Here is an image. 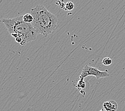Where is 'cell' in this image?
Returning a JSON list of instances; mask_svg holds the SVG:
<instances>
[{"label":"cell","instance_id":"3","mask_svg":"<svg viewBox=\"0 0 125 111\" xmlns=\"http://www.w3.org/2000/svg\"><path fill=\"white\" fill-rule=\"evenodd\" d=\"M88 76H94L97 79L101 78H106L110 76L109 73L107 71H101L97 68L94 67L89 65H85L83 70L82 71L80 79H84L85 78Z\"/></svg>","mask_w":125,"mask_h":111},{"label":"cell","instance_id":"9","mask_svg":"<svg viewBox=\"0 0 125 111\" xmlns=\"http://www.w3.org/2000/svg\"><path fill=\"white\" fill-rule=\"evenodd\" d=\"M15 40L16 41V42H17L18 43H19L20 44H21V42H22V38H21V37H18V38H17L16 39H15Z\"/></svg>","mask_w":125,"mask_h":111},{"label":"cell","instance_id":"6","mask_svg":"<svg viewBox=\"0 0 125 111\" xmlns=\"http://www.w3.org/2000/svg\"><path fill=\"white\" fill-rule=\"evenodd\" d=\"M75 87L79 90H84L86 88V82L84 81V79H80Z\"/></svg>","mask_w":125,"mask_h":111},{"label":"cell","instance_id":"11","mask_svg":"<svg viewBox=\"0 0 125 111\" xmlns=\"http://www.w3.org/2000/svg\"><path fill=\"white\" fill-rule=\"evenodd\" d=\"M105 111V110L104 109H102L101 111Z\"/></svg>","mask_w":125,"mask_h":111},{"label":"cell","instance_id":"8","mask_svg":"<svg viewBox=\"0 0 125 111\" xmlns=\"http://www.w3.org/2000/svg\"><path fill=\"white\" fill-rule=\"evenodd\" d=\"M102 64L105 66H110L112 64V60L109 57L104 58L102 60Z\"/></svg>","mask_w":125,"mask_h":111},{"label":"cell","instance_id":"4","mask_svg":"<svg viewBox=\"0 0 125 111\" xmlns=\"http://www.w3.org/2000/svg\"><path fill=\"white\" fill-rule=\"evenodd\" d=\"M118 105L117 102L114 101H109L103 103V109L105 111H116Z\"/></svg>","mask_w":125,"mask_h":111},{"label":"cell","instance_id":"10","mask_svg":"<svg viewBox=\"0 0 125 111\" xmlns=\"http://www.w3.org/2000/svg\"><path fill=\"white\" fill-rule=\"evenodd\" d=\"M80 92L82 93V95H85V91H84V90H80Z\"/></svg>","mask_w":125,"mask_h":111},{"label":"cell","instance_id":"5","mask_svg":"<svg viewBox=\"0 0 125 111\" xmlns=\"http://www.w3.org/2000/svg\"><path fill=\"white\" fill-rule=\"evenodd\" d=\"M22 19H23V21L27 24H32V22L33 21V17L30 13L22 16Z\"/></svg>","mask_w":125,"mask_h":111},{"label":"cell","instance_id":"7","mask_svg":"<svg viewBox=\"0 0 125 111\" xmlns=\"http://www.w3.org/2000/svg\"><path fill=\"white\" fill-rule=\"evenodd\" d=\"M74 8V4L71 1L67 2L65 5V10L68 11L73 10Z\"/></svg>","mask_w":125,"mask_h":111},{"label":"cell","instance_id":"1","mask_svg":"<svg viewBox=\"0 0 125 111\" xmlns=\"http://www.w3.org/2000/svg\"><path fill=\"white\" fill-rule=\"evenodd\" d=\"M30 13L33 17L32 25L38 34L47 37L57 29V17L51 13L42 5H38L32 8Z\"/></svg>","mask_w":125,"mask_h":111},{"label":"cell","instance_id":"2","mask_svg":"<svg viewBox=\"0 0 125 111\" xmlns=\"http://www.w3.org/2000/svg\"><path fill=\"white\" fill-rule=\"evenodd\" d=\"M2 21L11 34H17L21 37L22 42L21 45L22 46L36 40L38 33L32 24H27L23 21L22 16L13 18H3Z\"/></svg>","mask_w":125,"mask_h":111}]
</instances>
